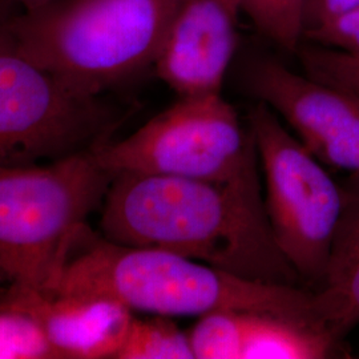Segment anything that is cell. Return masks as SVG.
I'll return each mask as SVG.
<instances>
[{"label":"cell","instance_id":"obj_9","mask_svg":"<svg viewBox=\"0 0 359 359\" xmlns=\"http://www.w3.org/2000/svg\"><path fill=\"white\" fill-rule=\"evenodd\" d=\"M240 0H181L154 69L179 97L221 93L237 48Z\"/></svg>","mask_w":359,"mask_h":359},{"label":"cell","instance_id":"obj_5","mask_svg":"<svg viewBox=\"0 0 359 359\" xmlns=\"http://www.w3.org/2000/svg\"><path fill=\"white\" fill-rule=\"evenodd\" d=\"M249 128L265 177V209L276 243L301 281L321 286L342 208V185L283 127L266 104H257Z\"/></svg>","mask_w":359,"mask_h":359},{"label":"cell","instance_id":"obj_11","mask_svg":"<svg viewBox=\"0 0 359 359\" xmlns=\"http://www.w3.org/2000/svg\"><path fill=\"white\" fill-rule=\"evenodd\" d=\"M344 208L321 286L313 292L318 321L345 339L359 325V175L342 184Z\"/></svg>","mask_w":359,"mask_h":359},{"label":"cell","instance_id":"obj_18","mask_svg":"<svg viewBox=\"0 0 359 359\" xmlns=\"http://www.w3.org/2000/svg\"><path fill=\"white\" fill-rule=\"evenodd\" d=\"M313 44L344 52L359 60V8L305 34Z\"/></svg>","mask_w":359,"mask_h":359},{"label":"cell","instance_id":"obj_3","mask_svg":"<svg viewBox=\"0 0 359 359\" xmlns=\"http://www.w3.org/2000/svg\"><path fill=\"white\" fill-rule=\"evenodd\" d=\"M181 0H51L0 25L7 46L102 96L156 60Z\"/></svg>","mask_w":359,"mask_h":359},{"label":"cell","instance_id":"obj_13","mask_svg":"<svg viewBox=\"0 0 359 359\" xmlns=\"http://www.w3.org/2000/svg\"><path fill=\"white\" fill-rule=\"evenodd\" d=\"M0 359H56L20 292L0 294Z\"/></svg>","mask_w":359,"mask_h":359},{"label":"cell","instance_id":"obj_8","mask_svg":"<svg viewBox=\"0 0 359 359\" xmlns=\"http://www.w3.org/2000/svg\"><path fill=\"white\" fill-rule=\"evenodd\" d=\"M249 87L322 164L359 175V96L269 59L253 65Z\"/></svg>","mask_w":359,"mask_h":359},{"label":"cell","instance_id":"obj_21","mask_svg":"<svg viewBox=\"0 0 359 359\" xmlns=\"http://www.w3.org/2000/svg\"><path fill=\"white\" fill-rule=\"evenodd\" d=\"M306 1H308V0H306ZM305 4H306V3H305Z\"/></svg>","mask_w":359,"mask_h":359},{"label":"cell","instance_id":"obj_6","mask_svg":"<svg viewBox=\"0 0 359 359\" xmlns=\"http://www.w3.org/2000/svg\"><path fill=\"white\" fill-rule=\"evenodd\" d=\"M96 154L114 175L142 172L184 179L226 181L258 170L253 133L245 130L221 93L184 96L120 142Z\"/></svg>","mask_w":359,"mask_h":359},{"label":"cell","instance_id":"obj_12","mask_svg":"<svg viewBox=\"0 0 359 359\" xmlns=\"http://www.w3.org/2000/svg\"><path fill=\"white\" fill-rule=\"evenodd\" d=\"M346 354L344 339L322 323L253 313L244 359H325Z\"/></svg>","mask_w":359,"mask_h":359},{"label":"cell","instance_id":"obj_2","mask_svg":"<svg viewBox=\"0 0 359 359\" xmlns=\"http://www.w3.org/2000/svg\"><path fill=\"white\" fill-rule=\"evenodd\" d=\"M51 293L100 297L130 311L200 317L215 310L318 321L311 290L256 283L172 252L93 238L74 243Z\"/></svg>","mask_w":359,"mask_h":359},{"label":"cell","instance_id":"obj_7","mask_svg":"<svg viewBox=\"0 0 359 359\" xmlns=\"http://www.w3.org/2000/svg\"><path fill=\"white\" fill-rule=\"evenodd\" d=\"M117 124L102 96L72 88L7 44L0 48V161L43 164L90 151Z\"/></svg>","mask_w":359,"mask_h":359},{"label":"cell","instance_id":"obj_10","mask_svg":"<svg viewBox=\"0 0 359 359\" xmlns=\"http://www.w3.org/2000/svg\"><path fill=\"white\" fill-rule=\"evenodd\" d=\"M18 290L56 359L117 358L133 320L128 308L100 297Z\"/></svg>","mask_w":359,"mask_h":359},{"label":"cell","instance_id":"obj_16","mask_svg":"<svg viewBox=\"0 0 359 359\" xmlns=\"http://www.w3.org/2000/svg\"><path fill=\"white\" fill-rule=\"evenodd\" d=\"M306 0H240L257 29L283 50L297 53L305 39Z\"/></svg>","mask_w":359,"mask_h":359},{"label":"cell","instance_id":"obj_4","mask_svg":"<svg viewBox=\"0 0 359 359\" xmlns=\"http://www.w3.org/2000/svg\"><path fill=\"white\" fill-rule=\"evenodd\" d=\"M112 179L96 148L43 164L0 161V283L51 292Z\"/></svg>","mask_w":359,"mask_h":359},{"label":"cell","instance_id":"obj_20","mask_svg":"<svg viewBox=\"0 0 359 359\" xmlns=\"http://www.w3.org/2000/svg\"><path fill=\"white\" fill-rule=\"evenodd\" d=\"M3 46H6V40H4L3 35H1V32H0V48H1Z\"/></svg>","mask_w":359,"mask_h":359},{"label":"cell","instance_id":"obj_19","mask_svg":"<svg viewBox=\"0 0 359 359\" xmlns=\"http://www.w3.org/2000/svg\"><path fill=\"white\" fill-rule=\"evenodd\" d=\"M16 1L20 3L26 11H29V10L38 8L40 6H43V4H46V3H48L51 0H16Z\"/></svg>","mask_w":359,"mask_h":359},{"label":"cell","instance_id":"obj_17","mask_svg":"<svg viewBox=\"0 0 359 359\" xmlns=\"http://www.w3.org/2000/svg\"><path fill=\"white\" fill-rule=\"evenodd\" d=\"M298 56L306 75L359 96V60L322 46H301Z\"/></svg>","mask_w":359,"mask_h":359},{"label":"cell","instance_id":"obj_14","mask_svg":"<svg viewBox=\"0 0 359 359\" xmlns=\"http://www.w3.org/2000/svg\"><path fill=\"white\" fill-rule=\"evenodd\" d=\"M253 313L215 310L188 332L194 359H244Z\"/></svg>","mask_w":359,"mask_h":359},{"label":"cell","instance_id":"obj_1","mask_svg":"<svg viewBox=\"0 0 359 359\" xmlns=\"http://www.w3.org/2000/svg\"><path fill=\"white\" fill-rule=\"evenodd\" d=\"M100 208L104 238L116 244L167 250L249 281H301L273 236L258 170L226 181L118 172Z\"/></svg>","mask_w":359,"mask_h":359},{"label":"cell","instance_id":"obj_15","mask_svg":"<svg viewBox=\"0 0 359 359\" xmlns=\"http://www.w3.org/2000/svg\"><path fill=\"white\" fill-rule=\"evenodd\" d=\"M116 359H194L188 332L170 317H133L127 338Z\"/></svg>","mask_w":359,"mask_h":359}]
</instances>
